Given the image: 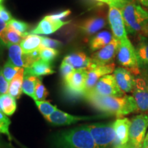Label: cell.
<instances>
[{"instance_id": "6da1fadb", "label": "cell", "mask_w": 148, "mask_h": 148, "mask_svg": "<svg viewBox=\"0 0 148 148\" xmlns=\"http://www.w3.org/2000/svg\"><path fill=\"white\" fill-rule=\"evenodd\" d=\"M84 97L88 103L98 110L108 114H112L118 118L138 112L136 101L133 96L112 97L86 93Z\"/></svg>"}, {"instance_id": "7a4b0ae2", "label": "cell", "mask_w": 148, "mask_h": 148, "mask_svg": "<svg viewBox=\"0 0 148 148\" xmlns=\"http://www.w3.org/2000/svg\"><path fill=\"white\" fill-rule=\"evenodd\" d=\"M59 148H99L90 134L88 125L74 127L57 136Z\"/></svg>"}, {"instance_id": "3957f363", "label": "cell", "mask_w": 148, "mask_h": 148, "mask_svg": "<svg viewBox=\"0 0 148 148\" xmlns=\"http://www.w3.org/2000/svg\"><path fill=\"white\" fill-rule=\"evenodd\" d=\"M121 11L127 33L140 34L148 23V10L136 2H133L127 3Z\"/></svg>"}, {"instance_id": "277c9868", "label": "cell", "mask_w": 148, "mask_h": 148, "mask_svg": "<svg viewBox=\"0 0 148 148\" xmlns=\"http://www.w3.org/2000/svg\"><path fill=\"white\" fill-rule=\"evenodd\" d=\"M88 126L98 147L110 148L114 145V146L116 145L113 123H97Z\"/></svg>"}, {"instance_id": "5b68a950", "label": "cell", "mask_w": 148, "mask_h": 148, "mask_svg": "<svg viewBox=\"0 0 148 148\" xmlns=\"http://www.w3.org/2000/svg\"><path fill=\"white\" fill-rule=\"evenodd\" d=\"M117 61L120 65L129 70L134 75L140 74L135 47L128 38L120 41V46L117 53Z\"/></svg>"}, {"instance_id": "8992f818", "label": "cell", "mask_w": 148, "mask_h": 148, "mask_svg": "<svg viewBox=\"0 0 148 148\" xmlns=\"http://www.w3.org/2000/svg\"><path fill=\"white\" fill-rule=\"evenodd\" d=\"M148 127V113L134 116L131 119L129 130V142L134 147L142 145Z\"/></svg>"}, {"instance_id": "52a82bcc", "label": "cell", "mask_w": 148, "mask_h": 148, "mask_svg": "<svg viewBox=\"0 0 148 148\" xmlns=\"http://www.w3.org/2000/svg\"><path fill=\"white\" fill-rule=\"evenodd\" d=\"M86 93L112 97H122L124 95L123 92L118 86L114 75H106L101 77L96 83L94 88L85 94Z\"/></svg>"}, {"instance_id": "ba28073f", "label": "cell", "mask_w": 148, "mask_h": 148, "mask_svg": "<svg viewBox=\"0 0 148 148\" xmlns=\"http://www.w3.org/2000/svg\"><path fill=\"white\" fill-rule=\"evenodd\" d=\"M87 73L88 71L85 69L75 70L69 77L63 80L65 88L71 95H84Z\"/></svg>"}, {"instance_id": "9c48e42d", "label": "cell", "mask_w": 148, "mask_h": 148, "mask_svg": "<svg viewBox=\"0 0 148 148\" xmlns=\"http://www.w3.org/2000/svg\"><path fill=\"white\" fill-rule=\"evenodd\" d=\"M132 96L136 101L138 112L148 111V79L145 75L135 78Z\"/></svg>"}, {"instance_id": "30bf717a", "label": "cell", "mask_w": 148, "mask_h": 148, "mask_svg": "<svg viewBox=\"0 0 148 148\" xmlns=\"http://www.w3.org/2000/svg\"><path fill=\"white\" fill-rule=\"evenodd\" d=\"M119 46V40L113 38L110 43L92 55V62L96 66L106 65L111 63L116 55H117Z\"/></svg>"}, {"instance_id": "8fae6325", "label": "cell", "mask_w": 148, "mask_h": 148, "mask_svg": "<svg viewBox=\"0 0 148 148\" xmlns=\"http://www.w3.org/2000/svg\"><path fill=\"white\" fill-rule=\"evenodd\" d=\"M108 17L114 38L119 40V41L127 38L121 10L114 6L109 5Z\"/></svg>"}, {"instance_id": "7c38bea8", "label": "cell", "mask_w": 148, "mask_h": 148, "mask_svg": "<svg viewBox=\"0 0 148 148\" xmlns=\"http://www.w3.org/2000/svg\"><path fill=\"white\" fill-rule=\"evenodd\" d=\"M101 116H74L57 109L53 114L46 117L45 119L53 125H67L79 121L99 118Z\"/></svg>"}, {"instance_id": "4fadbf2b", "label": "cell", "mask_w": 148, "mask_h": 148, "mask_svg": "<svg viewBox=\"0 0 148 148\" xmlns=\"http://www.w3.org/2000/svg\"><path fill=\"white\" fill-rule=\"evenodd\" d=\"M114 68H115V64L113 62H111L106 65L95 66V67L87 71V78H86L84 94L91 90L101 77L106 75H110L111 73H112L115 69Z\"/></svg>"}, {"instance_id": "5bb4252c", "label": "cell", "mask_w": 148, "mask_h": 148, "mask_svg": "<svg viewBox=\"0 0 148 148\" xmlns=\"http://www.w3.org/2000/svg\"><path fill=\"white\" fill-rule=\"evenodd\" d=\"M106 25V17L103 13H99L90 16L81 22L79 28L86 36L96 34Z\"/></svg>"}, {"instance_id": "9a60e30c", "label": "cell", "mask_w": 148, "mask_h": 148, "mask_svg": "<svg viewBox=\"0 0 148 148\" xmlns=\"http://www.w3.org/2000/svg\"><path fill=\"white\" fill-rule=\"evenodd\" d=\"M116 84L123 92H132L135 77L129 70L124 67H118L114 69L113 74Z\"/></svg>"}, {"instance_id": "2e32d148", "label": "cell", "mask_w": 148, "mask_h": 148, "mask_svg": "<svg viewBox=\"0 0 148 148\" xmlns=\"http://www.w3.org/2000/svg\"><path fill=\"white\" fill-rule=\"evenodd\" d=\"M135 51L140 73L148 75V38L139 35Z\"/></svg>"}, {"instance_id": "e0dca14e", "label": "cell", "mask_w": 148, "mask_h": 148, "mask_svg": "<svg viewBox=\"0 0 148 148\" xmlns=\"http://www.w3.org/2000/svg\"><path fill=\"white\" fill-rule=\"evenodd\" d=\"M63 61L73 66L75 70L85 69L88 71L96 66L92 62L91 58L83 52L73 53L66 56Z\"/></svg>"}, {"instance_id": "ac0fdd59", "label": "cell", "mask_w": 148, "mask_h": 148, "mask_svg": "<svg viewBox=\"0 0 148 148\" xmlns=\"http://www.w3.org/2000/svg\"><path fill=\"white\" fill-rule=\"evenodd\" d=\"M69 23V21H54L45 16L38 23L37 26L31 31V33L34 34H51L56 32L61 27Z\"/></svg>"}, {"instance_id": "d6986e66", "label": "cell", "mask_w": 148, "mask_h": 148, "mask_svg": "<svg viewBox=\"0 0 148 148\" xmlns=\"http://www.w3.org/2000/svg\"><path fill=\"white\" fill-rule=\"evenodd\" d=\"M130 121L128 118H117L113 122V127L116 134V145H125L129 141V130Z\"/></svg>"}, {"instance_id": "ffe728a7", "label": "cell", "mask_w": 148, "mask_h": 148, "mask_svg": "<svg viewBox=\"0 0 148 148\" xmlns=\"http://www.w3.org/2000/svg\"><path fill=\"white\" fill-rule=\"evenodd\" d=\"M8 57V60L16 66L20 68H28L30 66L27 56L23 52L19 44L9 46Z\"/></svg>"}, {"instance_id": "44dd1931", "label": "cell", "mask_w": 148, "mask_h": 148, "mask_svg": "<svg viewBox=\"0 0 148 148\" xmlns=\"http://www.w3.org/2000/svg\"><path fill=\"white\" fill-rule=\"evenodd\" d=\"M55 73L51 63L40 59L39 60L34 62L32 66L28 68H25L24 71V76L31 75V76L39 77L42 75H47Z\"/></svg>"}, {"instance_id": "7402d4cb", "label": "cell", "mask_w": 148, "mask_h": 148, "mask_svg": "<svg viewBox=\"0 0 148 148\" xmlns=\"http://www.w3.org/2000/svg\"><path fill=\"white\" fill-rule=\"evenodd\" d=\"M25 36V35L20 34L10 25H8L6 28L0 34V43L2 46L8 47L11 45L21 43Z\"/></svg>"}, {"instance_id": "603a6c76", "label": "cell", "mask_w": 148, "mask_h": 148, "mask_svg": "<svg viewBox=\"0 0 148 148\" xmlns=\"http://www.w3.org/2000/svg\"><path fill=\"white\" fill-rule=\"evenodd\" d=\"M114 37L108 31H101L97 33L90 41V49L92 51H97L104 47L110 42Z\"/></svg>"}, {"instance_id": "cb8c5ba5", "label": "cell", "mask_w": 148, "mask_h": 148, "mask_svg": "<svg viewBox=\"0 0 148 148\" xmlns=\"http://www.w3.org/2000/svg\"><path fill=\"white\" fill-rule=\"evenodd\" d=\"M24 71L25 69L23 68H20L15 76L10 82L8 94H10L15 99H18L23 92L22 86H23L24 79Z\"/></svg>"}, {"instance_id": "d4e9b609", "label": "cell", "mask_w": 148, "mask_h": 148, "mask_svg": "<svg viewBox=\"0 0 148 148\" xmlns=\"http://www.w3.org/2000/svg\"><path fill=\"white\" fill-rule=\"evenodd\" d=\"M41 40L42 37L37 34H27L20 43L23 52L27 54L40 48Z\"/></svg>"}, {"instance_id": "484cf974", "label": "cell", "mask_w": 148, "mask_h": 148, "mask_svg": "<svg viewBox=\"0 0 148 148\" xmlns=\"http://www.w3.org/2000/svg\"><path fill=\"white\" fill-rule=\"evenodd\" d=\"M16 110V99L10 94L0 95V111L7 116L12 115Z\"/></svg>"}, {"instance_id": "4316f807", "label": "cell", "mask_w": 148, "mask_h": 148, "mask_svg": "<svg viewBox=\"0 0 148 148\" xmlns=\"http://www.w3.org/2000/svg\"><path fill=\"white\" fill-rule=\"evenodd\" d=\"M40 80L41 79L38 77L31 76V75L24 76L23 86H22V91L23 93L26 94L27 95L32 97L34 100L35 88H36L37 84Z\"/></svg>"}, {"instance_id": "83f0119b", "label": "cell", "mask_w": 148, "mask_h": 148, "mask_svg": "<svg viewBox=\"0 0 148 148\" xmlns=\"http://www.w3.org/2000/svg\"><path fill=\"white\" fill-rule=\"evenodd\" d=\"M19 69L20 67H18V66L14 65V64L8 60L6 62H5L3 69L1 70H2L3 75L5 79L10 83L11 81L12 80V79L14 78V77L15 76V75L18 72V70H19Z\"/></svg>"}, {"instance_id": "f1b7e54d", "label": "cell", "mask_w": 148, "mask_h": 148, "mask_svg": "<svg viewBox=\"0 0 148 148\" xmlns=\"http://www.w3.org/2000/svg\"><path fill=\"white\" fill-rule=\"evenodd\" d=\"M35 103H36L38 110H39L40 112H41L45 118L50 116L51 114H53L58 109L56 106H53L49 101L45 100L35 101Z\"/></svg>"}, {"instance_id": "f546056e", "label": "cell", "mask_w": 148, "mask_h": 148, "mask_svg": "<svg viewBox=\"0 0 148 148\" xmlns=\"http://www.w3.org/2000/svg\"><path fill=\"white\" fill-rule=\"evenodd\" d=\"M10 123V120L7 115L0 111V134L6 135L10 140H12L10 131H9Z\"/></svg>"}, {"instance_id": "4dcf8cb0", "label": "cell", "mask_w": 148, "mask_h": 148, "mask_svg": "<svg viewBox=\"0 0 148 148\" xmlns=\"http://www.w3.org/2000/svg\"><path fill=\"white\" fill-rule=\"evenodd\" d=\"M40 59L46 62L51 63L58 54V51L53 48L40 47Z\"/></svg>"}, {"instance_id": "1f68e13d", "label": "cell", "mask_w": 148, "mask_h": 148, "mask_svg": "<svg viewBox=\"0 0 148 148\" xmlns=\"http://www.w3.org/2000/svg\"><path fill=\"white\" fill-rule=\"evenodd\" d=\"M8 25H10L12 28L15 29L16 32L20 33V34L25 35V36L28 34L27 29L29 28V25L25 22L16 19V18H12Z\"/></svg>"}, {"instance_id": "d6a6232c", "label": "cell", "mask_w": 148, "mask_h": 148, "mask_svg": "<svg viewBox=\"0 0 148 148\" xmlns=\"http://www.w3.org/2000/svg\"><path fill=\"white\" fill-rule=\"evenodd\" d=\"M48 95V91L45 86L42 84L41 80L37 84L35 88V99L34 101H45V99Z\"/></svg>"}, {"instance_id": "836d02e7", "label": "cell", "mask_w": 148, "mask_h": 148, "mask_svg": "<svg viewBox=\"0 0 148 148\" xmlns=\"http://www.w3.org/2000/svg\"><path fill=\"white\" fill-rule=\"evenodd\" d=\"M61 45H62V43L59 40L52 39V38H48V37H42L40 47L55 49V48L60 47Z\"/></svg>"}, {"instance_id": "e575fe53", "label": "cell", "mask_w": 148, "mask_h": 148, "mask_svg": "<svg viewBox=\"0 0 148 148\" xmlns=\"http://www.w3.org/2000/svg\"><path fill=\"white\" fill-rule=\"evenodd\" d=\"M60 71L61 76L63 78V80H64L68 77H69L75 71V69H74L73 66L70 65V64L66 63V62L62 60L60 67Z\"/></svg>"}, {"instance_id": "d590c367", "label": "cell", "mask_w": 148, "mask_h": 148, "mask_svg": "<svg viewBox=\"0 0 148 148\" xmlns=\"http://www.w3.org/2000/svg\"><path fill=\"white\" fill-rule=\"evenodd\" d=\"M10 83L3 76L2 70H0V95L8 94Z\"/></svg>"}, {"instance_id": "8d00e7d4", "label": "cell", "mask_w": 148, "mask_h": 148, "mask_svg": "<svg viewBox=\"0 0 148 148\" xmlns=\"http://www.w3.org/2000/svg\"><path fill=\"white\" fill-rule=\"evenodd\" d=\"M0 18L7 24L10 23L13 18L10 12L1 4H0Z\"/></svg>"}, {"instance_id": "74e56055", "label": "cell", "mask_w": 148, "mask_h": 148, "mask_svg": "<svg viewBox=\"0 0 148 148\" xmlns=\"http://www.w3.org/2000/svg\"><path fill=\"white\" fill-rule=\"evenodd\" d=\"M71 10H66L62 12H58V13H55L52 14H49V15H47L48 18H49L50 19L54 20V21H62V19H63L66 16H68L71 14Z\"/></svg>"}, {"instance_id": "f35d334b", "label": "cell", "mask_w": 148, "mask_h": 148, "mask_svg": "<svg viewBox=\"0 0 148 148\" xmlns=\"http://www.w3.org/2000/svg\"><path fill=\"white\" fill-rule=\"evenodd\" d=\"M7 26H8V24L5 23V21H3V20L0 18V34H1V32H2L5 28H6Z\"/></svg>"}, {"instance_id": "ab89813d", "label": "cell", "mask_w": 148, "mask_h": 148, "mask_svg": "<svg viewBox=\"0 0 148 148\" xmlns=\"http://www.w3.org/2000/svg\"><path fill=\"white\" fill-rule=\"evenodd\" d=\"M134 147L133 146L132 144H131L128 141V143H127L125 145H116L113 147L112 148H134Z\"/></svg>"}, {"instance_id": "60d3db41", "label": "cell", "mask_w": 148, "mask_h": 148, "mask_svg": "<svg viewBox=\"0 0 148 148\" xmlns=\"http://www.w3.org/2000/svg\"><path fill=\"white\" fill-rule=\"evenodd\" d=\"M140 36H145L146 38H148V23L146 25V26L144 27L142 32L140 34Z\"/></svg>"}, {"instance_id": "b9f144b4", "label": "cell", "mask_w": 148, "mask_h": 148, "mask_svg": "<svg viewBox=\"0 0 148 148\" xmlns=\"http://www.w3.org/2000/svg\"><path fill=\"white\" fill-rule=\"evenodd\" d=\"M140 4L143 5L145 8L148 10V0H137Z\"/></svg>"}, {"instance_id": "7bdbcfd3", "label": "cell", "mask_w": 148, "mask_h": 148, "mask_svg": "<svg viewBox=\"0 0 148 148\" xmlns=\"http://www.w3.org/2000/svg\"><path fill=\"white\" fill-rule=\"evenodd\" d=\"M96 1H100V2H102V3H107V4H108L109 5H113V1H112V0H96Z\"/></svg>"}, {"instance_id": "ee69618b", "label": "cell", "mask_w": 148, "mask_h": 148, "mask_svg": "<svg viewBox=\"0 0 148 148\" xmlns=\"http://www.w3.org/2000/svg\"><path fill=\"white\" fill-rule=\"evenodd\" d=\"M142 147H143V148H148V142L144 140V141L143 143V145H142Z\"/></svg>"}, {"instance_id": "f6af8a7d", "label": "cell", "mask_w": 148, "mask_h": 148, "mask_svg": "<svg viewBox=\"0 0 148 148\" xmlns=\"http://www.w3.org/2000/svg\"><path fill=\"white\" fill-rule=\"evenodd\" d=\"M0 148H8V146H6V145H5L4 143H3L0 140Z\"/></svg>"}, {"instance_id": "bcb514c9", "label": "cell", "mask_w": 148, "mask_h": 148, "mask_svg": "<svg viewBox=\"0 0 148 148\" xmlns=\"http://www.w3.org/2000/svg\"><path fill=\"white\" fill-rule=\"evenodd\" d=\"M126 2L128 3H133V2H136V0H125Z\"/></svg>"}, {"instance_id": "7dc6e473", "label": "cell", "mask_w": 148, "mask_h": 148, "mask_svg": "<svg viewBox=\"0 0 148 148\" xmlns=\"http://www.w3.org/2000/svg\"><path fill=\"white\" fill-rule=\"evenodd\" d=\"M145 140H146V141H147V142H148V132H147V135H146V136H145Z\"/></svg>"}, {"instance_id": "c3c4849f", "label": "cell", "mask_w": 148, "mask_h": 148, "mask_svg": "<svg viewBox=\"0 0 148 148\" xmlns=\"http://www.w3.org/2000/svg\"><path fill=\"white\" fill-rule=\"evenodd\" d=\"M134 148H143V147H142V145H138V146H136V147H134Z\"/></svg>"}, {"instance_id": "681fc988", "label": "cell", "mask_w": 148, "mask_h": 148, "mask_svg": "<svg viewBox=\"0 0 148 148\" xmlns=\"http://www.w3.org/2000/svg\"><path fill=\"white\" fill-rule=\"evenodd\" d=\"M3 1V0H0V4H1V2H2V1Z\"/></svg>"}, {"instance_id": "f907efd6", "label": "cell", "mask_w": 148, "mask_h": 148, "mask_svg": "<svg viewBox=\"0 0 148 148\" xmlns=\"http://www.w3.org/2000/svg\"><path fill=\"white\" fill-rule=\"evenodd\" d=\"M1 46H2V45H1V43H0V50H1Z\"/></svg>"}]
</instances>
